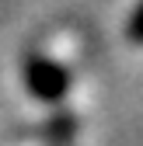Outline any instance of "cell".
<instances>
[{
    "label": "cell",
    "instance_id": "cell-1",
    "mask_svg": "<svg viewBox=\"0 0 143 146\" xmlns=\"http://www.w3.org/2000/svg\"><path fill=\"white\" fill-rule=\"evenodd\" d=\"M25 84H28V90L39 101L56 104L70 90V73H66L63 63L49 59V56H28L25 59Z\"/></svg>",
    "mask_w": 143,
    "mask_h": 146
},
{
    "label": "cell",
    "instance_id": "cell-2",
    "mask_svg": "<svg viewBox=\"0 0 143 146\" xmlns=\"http://www.w3.org/2000/svg\"><path fill=\"white\" fill-rule=\"evenodd\" d=\"M126 38H129L133 45H143V0L133 7L129 21H126Z\"/></svg>",
    "mask_w": 143,
    "mask_h": 146
}]
</instances>
